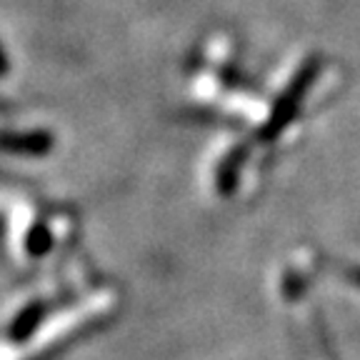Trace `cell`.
<instances>
[{
    "instance_id": "obj_4",
    "label": "cell",
    "mask_w": 360,
    "mask_h": 360,
    "mask_svg": "<svg viewBox=\"0 0 360 360\" xmlns=\"http://www.w3.org/2000/svg\"><path fill=\"white\" fill-rule=\"evenodd\" d=\"M8 68H11V63H8V56H6V48L0 45V78L8 73Z\"/></svg>"
},
{
    "instance_id": "obj_1",
    "label": "cell",
    "mask_w": 360,
    "mask_h": 360,
    "mask_svg": "<svg viewBox=\"0 0 360 360\" xmlns=\"http://www.w3.org/2000/svg\"><path fill=\"white\" fill-rule=\"evenodd\" d=\"M53 148V135L48 130H6L0 133V150L15 155H45Z\"/></svg>"
},
{
    "instance_id": "obj_2",
    "label": "cell",
    "mask_w": 360,
    "mask_h": 360,
    "mask_svg": "<svg viewBox=\"0 0 360 360\" xmlns=\"http://www.w3.org/2000/svg\"><path fill=\"white\" fill-rule=\"evenodd\" d=\"M45 313H48V308H45V303H40V300L25 305V308L15 315V321L11 323L13 343H25V340L40 328V323L45 321Z\"/></svg>"
},
{
    "instance_id": "obj_3",
    "label": "cell",
    "mask_w": 360,
    "mask_h": 360,
    "mask_svg": "<svg viewBox=\"0 0 360 360\" xmlns=\"http://www.w3.org/2000/svg\"><path fill=\"white\" fill-rule=\"evenodd\" d=\"M53 231L45 223H35L28 231V238H25V250H28L33 258H43L53 250Z\"/></svg>"
}]
</instances>
